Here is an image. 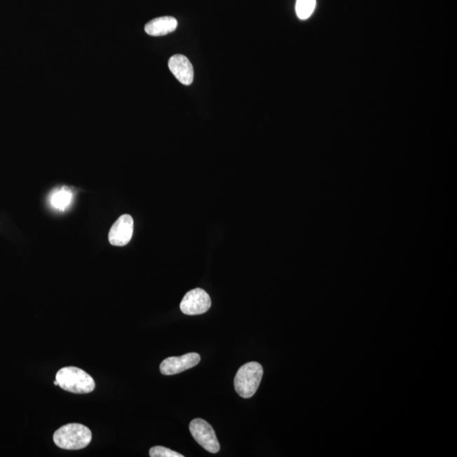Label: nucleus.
I'll return each mask as SVG.
<instances>
[{
    "instance_id": "1",
    "label": "nucleus",
    "mask_w": 457,
    "mask_h": 457,
    "mask_svg": "<svg viewBox=\"0 0 457 457\" xmlns=\"http://www.w3.org/2000/svg\"><path fill=\"white\" fill-rule=\"evenodd\" d=\"M57 446L64 450H81L92 442V432L80 423H70L59 428L54 434Z\"/></svg>"
},
{
    "instance_id": "2",
    "label": "nucleus",
    "mask_w": 457,
    "mask_h": 457,
    "mask_svg": "<svg viewBox=\"0 0 457 457\" xmlns=\"http://www.w3.org/2000/svg\"><path fill=\"white\" fill-rule=\"evenodd\" d=\"M58 386L65 391L74 394L91 393L95 389V382L84 370L76 367H67L56 374Z\"/></svg>"
},
{
    "instance_id": "3",
    "label": "nucleus",
    "mask_w": 457,
    "mask_h": 457,
    "mask_svg": "<svg viewBox=\"0 0 457 457\" xmlns=\"http://www.w3.org/2000/svg\"><path fill=\"white\" fill-rule=\"evenodd\" d=\"M263 375V367L259 362H250L243 365L234 379L236 393L245 399L254 397L259 389Z\"/></svg>"
},
{
    "instance_id": "4",
    "label": "nucleus",
    "mask_w": 457,
    "mask_h": 457,
    "mask_svg": "<svg viewBox=\"0 0 457 457\" xmlns=\"http://www.w3.org/2000/svg\"><path fill=\"white\" fill-rule=\"evenodd\" d=\"M189 430L196 442L206 451L214 454L219 451L220 446L214 428L205 420L193 419L190 423Z\"/></svg>"
},
{
    "instance_id": "5",
    "label": "nucleus",
    "mask_w": 457,
    "mask_h": 457,
    "mask_svg": "<svg viewBox=\"0 0 457 457\" xmlns=\"http://www.w3.org/2000/svg\"><path fill=\"white\" fill-rule=\"evenodd\" d=\"M210 307L209 294L200 288L187 292L179 305L182 312L186 315H200L209 311Z\"/></svg>"
},
{
    "instance_id": "6",
    "label": "nucleus",
    "mask_w": 457,
    "mask_h": 457,
    "mask_svg": "<svg viewBox=\"0 0 457 457\" xmlns=\"http://www.w3.org/2000/svg\"><path fill=\"white\" fill-rule=\"evenodd\" d=\"M134 230V221L132 216H121L113 224L109 233V242L113 246L123 247L132 240Z\"/></svg>"
},
{
    "instance_id": "7",
    "label": "nucleus",
    "mask_w": 457,
    "mask_h": 457,
    "mask_svg": "<svg viewBox=\"0 0 457 457\" xmlns=\"http://www.w3.org/2000/svg\"><path fill=\"white\" fill-rule=\"evenodd\" d=\"M200 360H201V357L195 353H187L182 357H168L161 362V372L164 375L182 373L197 366Z\"/></svg>"
},
{
    "instance_id": "8",
    "label": "nucleus",
    "mask_w": 457,
    "mask_h": 457,
    "mask_svg": "<svg viewBox=\"0 0 457 457\" xmlns=\"http://www.w3.org/2000/svg\"><path fill=\"white\" fill-rule=\"evenodd\" d=\"M169 68L179 83L189 86L193 83L194 71L193 64L186 56L175 55L169 60Z\"/></svg>"
},
{
    "instance_id": "9",
    "label": "nucleus",
    "mask_w": 457,
    "mask_h": 457,
    "mask_svg": "<svg viewBox=\"0 0 457 457\" xmlns=\"http://www.w3.org/2000/svg\"><path fill=\"white\" fill-rule=\"evenodd\" d=\"M177 19L172 16H163L151 20L145 26V32L150 36H161L171 34L177 29Z\"/></svg>"
},
{
    "instance_id": "10",
    "label": "nucleus",
    "mask_w": 457,
    "mask_h": 457,
    "mask_svg": "<svg viewBox=\"0 0 457 457\" xmlns=\"http://www.w3.org/2000/svg\"><path fill=\"white\" fill-rule=\"evenodd\" d=\"M73 194L70 190L61 189L51 195L50 203L55 209L63 211L71 205Z\"/></svg>"
},
{
    "instance_id": "11",
    "label": "nucleus",
    "mask_w": 457,
    "mask_h": 457,
    "mask_svg": "<svg viewBox=\"0 0 457 457\" xmlns=\"http://www.w3.org/2000/svg\"><path fill=\"white\" fill-rule=\"evenodd\" d=\"M315 7L316 0H296V15L301 20H307L313 15Z\"/></svg>"
},
{
    "instance_id": "12",
    "label": "nucleus",
    "mask_w": 457,
    "mask_h": 457,
    "mask_svg": "<svg viewBox=\"0 0 457 457\" xmlns=\"http://www.w3.org/2000/svg\"><path fill=\"white\" fill-rule=\"evenodd\" d=\"M151 457H183L184 456L164 446H154L150 449Z\"/></svg>"
},
{
    "instance_id": "13",
    "label": "nucleus",
    "mask_w": 457,
    "mask_h": 457,
    "mask_svg": "<svg viewBox=\"0 0 457 457\" xmlns=\"http://www.w3.org/2000/svg\"><path fill=\"white\" fill-rule=\"evenodd\" d=\"M54 385H55V386H58V382H57V381H55L54 382Z\"/></svg>"
}]
</instances>
